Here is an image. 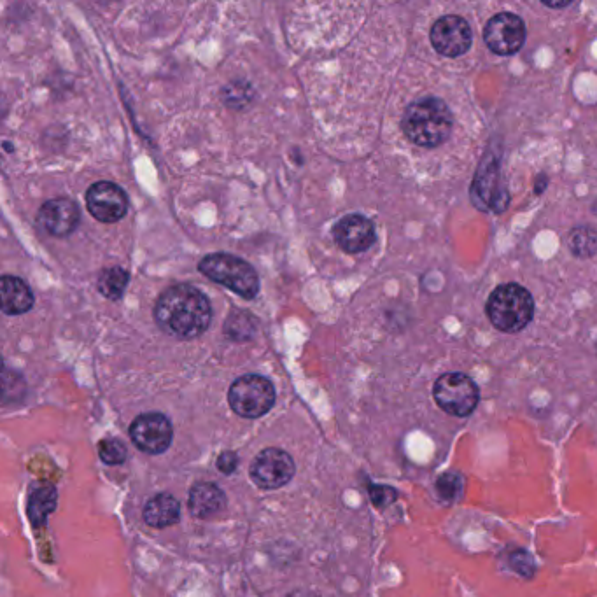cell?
<instances>
[{"instance_id":"1","label":"cell","mask_w":597,"mask_h":597,"mask_svg":"<svg viewBox=\"0 0 597 597\" xmlns=\"http://www.w3.org/2000/svg\"><path fill=\"white\" fill-rule=\"evenodd\" d=\"M153 316L165 333L193 340L211 328L212 307L200 289L191 284H176L165 289L156 300Z\"/></svg>"},{"instance_id":"2","label":"cell","mask_w":597,"mask_h":597,"mask_svg":"<svg viewBox=\"0 0 597 597\" xmlns=\"http://www.w3.org/2000/svg\"><path fill=\"white\" fill-rule=\"evenodd\" d=\"M454 116L449 106L438 97H422L405 109L401 130L408 141L419 148H438L449 139Z\"/></svg>"},{"instance_id":"3","label":"cell","mask_w":597,"mask_h":597,"mask_svg":"<svg viewBox=\"0 0 597 597\" xmlns=\"http://www.w3.org/2000/svg\"><path fill=\"white\" fill-rule=\"evenodd\" d=\"M485 312L494 328L503 333H519L533 321V296L520 284L506 282L492 291Z\"/></svg>"},{"instance_id":"4","label":"cell","mask_w":597,"mask_h":597,"mask_svg":"<svg viewBox=\"0 0 597 597\" xmlns=\"http://www.w3.org/2000/svg\"><path fill=\"white\" fill-rule=\"evenodd\" d=\"M200 274L218 282L246 300H253L260 291V277L251 263L239 256L228 253H216L205 256L198 265Z\"/></svg>"},{"instance_id":"5","label":"cell","mask_w":597,"mask_h":597,"mask_svg":"<svg viewBox=\"0 0 597 597\" xmlns=\"http://www.w3.org/2000/svg\"><path fill=\"white\" fill-rule=\"evenodd\" d=\"M228 403L244 419L263 417L275 405L274 384L263 375H242L230 386Z\"/></svg>"},{"instance_id":"6","label":"cell","mask_w":597,"mask_h":597,"mask_svg":"<svg viewBox=\"0 0 597 597\" xmlns=\"http://www.w3.org/2000/svg\"><path fill=\"white\" fill-rule=\"evenodd\" d=\"M433 398L445 414L468 417L477 408L480 391L475 380L464 373H443L436 379Z\"/></svg>"},{"instance_id":"7","label":"cell","mask_w":597,"mask_h":597,"mask_svg":"<svg viewBox=\"0 0 597 597\" xmlns=\"http://www.w3.org/2000/svg\"><path fill=\"white\" fill-rule=\"evenodd\" d=\"M471 200L484 212H503L510 204L508 190L501 181L498 156L487 155L482 160L475 183L471 186Z\"/></svg>"},{"instance_id":"8","label":"cell","mask_w":597,"mask_h":597,"mask_svg":"<svg viewBox=\"0 0 597 597\" xmlns=\"http://www.w3.org/2000/svg\"><path fill=\"white\" fill-rule=\"evenodd\" d=\"M526 23L519 15L499 13L492 16L484 29V43L498 57H512L526 43Z\"/></svg>"},{"instance_id":"9","label":"cell","mask_w":597,"mask_h":597,"mask_svg":"<svg viewBox=\"0 0 597 597\" xmlns=\"http://www.w3.org/2000/svg\"><path fill=\"white\" fill-rule=\"evenodd\" d=\"M295 471L293 457L289 456L286 450L272 447V449L261 450L260 454L254 457L249 473L254 484L260 489L274 491L289 484L291 478L295 477Z\"/></svg>"},{"instance_id":"10","label":"cell","mask_w":597,"mask_h":597,"mask_svg":"<svg viewBox=\"0 0 597 597\" xmlns=\"http://www.w3.org/2000/svg\"><path fill=\"white\" fill-rule=\"evenodd\" d=\"M429 41L436 53L447 58L463 57L468 53L473 41L470 23L463 16L447 15L436 20L429 32Z\"/></svg>"},{"instance_id":"11","label":"cell","mask_w":597,"mask_h":597,"mask_svg":"<svg viewBox=\"0 0 597 597\" xmlns=\"http://www.w3.org/2000/svg\"><path fill=\"white\" fill-rule=\"evenodd\" d=\"M130 438L135 447L146 454H163L174 438L172 422L160 412L139 415L130 426Z\"/></svg>"},{"instance_id":"12","label":"cell","mask_w":597,"mask_h":597,"mask_svg":"<svg viewBox=\"0 0 597 597\" xmlns=\"http://www.w3.org/2000/svg\"><path fill=\"white\" fill-rule=\"evenodd\" d=\"M86 207L100 223H116L127 216V193L118 184L100 181L86 191Z\"/></svg>"},{"instance_id":"13","label":"cell","mask_w":597,"mask_h":597,"mask_svg":"<svg viewBox=\"0 0 597 597\" xmlns=\"http://www.w3.org/2000/svg\"><path fill=\"white\" fill-rule=\"evenodd\" d=\"M37 223L51 237H69L81 223V209L71 198H51L39 209Z\"/></svg>"},{"instance_id":"14","label":"cell","mask_w":597,"mask_h":597,"mask_svg":"<svg viewBox=\"0 0 597 597\" xmlns=\"http://www.w3.org/2000/svg\"><path fill=\"white\" fill-rule=\"evenodd\" d=\"M333 237L337 246L349 254L365 253L375 244L377 233L370 219L361 214H349L340 219L333 228Z\"/></svg>"},{"instance_id":"15","label":"cell","mask_w":597,"mask_h":597,"mask_svg":"<svg viewBox=\"0 0 597 597\" xmlns=\"http://www.w3.org/2000/svg\"><path fill=\"white\" fill-rule=\"evenodd\" d=\"M188 506L193 517L197 519H212L225 510V492L218 485L211 482H200L191 487Z\"/></svg>"},{"instance_id":"16","label":"cell","mask_w":597,"mask_h":597,"mask_svg":"<svg viewBox=\"0 0 597 597\" xmlns=\"http://www.w3.org/2000/svg\"><path fill=\"white\" fill-rule=\"evenodd\" d=\"M34 293L29 284L15 277V275H4L2 277V310L8 316H20L29 312L34 307Z\"/></svg>"},{"instance_id":"17","label":"cell","mask_w":597,"mask_h":597,"mask_svg":"<svg viewBox=\"0 0 597 597\" xmlns=\"http://www.w3.org/2000/svg\"><path fill=\"white\" fill-rule=\"evenodd\" d=\"M142 517L148 526L156 529L174 526L181 520V505L172 494H158L144 506Z\"/></svg>"},{"instance_id":"18","label":"cell","mask_w":597,"mask_h":597,"mask_svg":"<svg viewBox=\"0 0 597 597\" xmlns=\"http://www.w3.org/2000/svg\"><path fill=\"white\" fill-rule=\"evenodd\" d=\"M57 505L58 492L53 485H43L32 491L29 498V519L32 526H44L51 513L57 510Z\"/></svg>"},{"instance_id":"19","label":"cell","mask_w":597,"mask_h":597,"mask_svg":"<svg viewBox=\"0 0 597 597\" xmlns=\"http://www.w3.org/2000/svg\"><path fill=\"white\" fill-rule=\"evenodd\" d=\"M566 244L575 258H592L597 254V230L590 225L575 226L569 230Z\"/></svg>"},{"instance_id":"20","label":"cell","mask_w":597,"mask_h":597,"mask_svg":"<svg viewBox=\"0 0 597 597\" xmlns=\"http://www.w3.org/2000/svg\"><path fill=\"white\" fill-rule=\"evenodd\" d=\"M128 279H130V274L125 268L109 267L102 270V274L99 275L97 288L109 300H120L127 289Z\"/></svg>"},{"instance_id":"21","label":"cell","mask_w":597,"mask_h":597,"mask_svg":"<svg viewBox=\"0 0 597 597\" xmlns=\"http://www.w3.org/2000/svg\"><path fill=\"white\" fill-rule=\"evenodd\" d=\"M256 328H258L256 317L251 316L249 312L237 310V312H232V316L228 317V321H226L225 335L235 342H246L254 337Z\"/></svg>"},{"instance_id":"22","label":"cell","mask_w":597,"mask_h":597,"mask_svg":"<svg viewBox=\"0 0 597 597\" xmlns=\"http://www.w3.org/2000/svg\"><path fill=\"white\" fill-rule=\"evenodd\" d=\"M221 97H223L226 106L233 107V109H242L253 99V88L244 81H233V83L223 88Z\"/></svg>"},{"instance_id":"23","label":"cell","mask_w":597,"mask_h":597,"mask_svg":"<svg viewBox=\"0 0 597 597\" xmlns=\"http://www.w3.org/2000/svg\"><path fill=\"white\" fill-rule=\"evenodd\" d=\"M464 482L457 473H445L436 480V492L445 501H456L463 494Z\"/></svg>"},{"instance_id":"24","label":"cell","mask_w":597,"mask_h":597,"mask_svg":"<svg viewBox=\"0 0 597 597\" xmlns=\"http://www.w3.org/2000/svg\"><path fill=\"white\" fill-rule=\"evenodd\" d=\"M99 456L106 464H121L127 461L128 450L118 438H106L99 443Z\"/></svg>"},{"instance_id":"25","label":"cell","mask_w":597,"mask_h":597,"mask_svg":"<svg viewBox=\"0 0 597 597\" xmlns=\"http://www.w3.org/2000/svg\"><path fill=\"white\" fill-rule=\"evenodd\" d=\"M510 566H512L515 573H519L524 578H533L536 573V564H534L533 557L527 554L526 550H515L510 554Z\"/></svg>"},{"instance_id":"26","label":"cell","mask_w":597,"mask_h":597,"mask_svg":"<svg viewBox=\"0 0 597 597\" xmlns=\"http://www.w3.org/2000/svg\"><path fill=\"white\" fill-rule=\"evenodd\" d=\"M370 498L377 508H386L396 501V491L387 485H372L370 487Z\"/></svg>"},{"instance_id":"27","label":"cell","mask_w":597,"mask_h":597,"mask_svg":"<svg viewBox=\"0 0 597 597\" xmlns=\"http://www.w3.org/2000/svg\"><path fill=\"white\" fill-rule=\"evenodd\" d=\"M216 466H218V470L221 471V473L232 475V473H235V470L239 468V456H237L235 452H232V450L221 452L218 461H216Z\"/></svg>"},{"instance_id":"28","label":"cell","mask_w":597,"mask_h":597,"mask_svg":"<svg viewBox=\"0 0 597 597\" xmlns=\"http://www.w3.org/2000/svg\"><path fill=\"white\" fill-rule=\"evenodd\" d=\"M541 4L548 9H564L568 8V6H571V0H568V2H547V0H543Z\"/></svg>"},{"instance_id":"29","label":"cell","mask_w":597,"mask_h":597,"mask_svg":"<svg viewBox=\"0 0 597 597\" xmlns=\"http://www.w3.org/2000/svg\"><path fill=\"white\" fill-rule=\"evenodd\" d=\"M596 349H597V345H596Z\"/></svg>"}]
</instances>
